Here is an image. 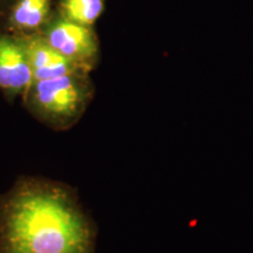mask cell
<instances>
[{"label":"cell","instance_id":"obj_1","mask_svg":"<svg viewBox=\"0 0 253 253\" xmlns=\"http://www.w3.org/2000/svg\"><path fill=\"white\" fill-rule=\"evenodd\" d=\"M5 253H90L89 226L69 199L52 190H24L6 207Z\"/></svg>","mask_w":253,"mask_h":253},{"label":"cell","instance_id":"obj_4","mask_svg":"<svg viewBox=\"0 0 253 253\" xmlns=\"http://www.w3.org/2000/svg\"><path fill=\"white\" fill-rule=\"evenodd\" d=\"M32 82L33 74L21 37L0 33V88L9 96L25 95Z\"/></svg>","mask_w":253,"mask_h":253},{"label":"cell","instance_id":"obj_5","mask_svg":"<svg viewBox=\"0 0 253 253\" xmlns=\"http://www.w3.org/2000/svg\"><path fill=\"white\" fill-rule=\"evenodd\" d=\"M23 40L30 62L33 81L46 80L61 75L82 72L72 61L47 42L41 33L19 34ZM86 73V72H84Z\"/></svg>","mask_w":253,"mask_h":253},{"label":"cell","instance_id":"obj_7","mask_svg":"<svg viewBox=\"0 0 253 253\" xmlns=\"http://www.w3.org/2000/svg\"><path fill=\"white\" fill-rule=\"evenodd\" d=\"M104 8L106 0H59L56 13L73 23L94 26Z\"/></svg>","mask_w":253,"mask_h":253},{"label":"cell","instance_id":"obj_6","mask_svg":"<svg viewBox=\"0 0 253 253\" xmlns=\"http://www.w3.org/2000/svg\"><path fill=\"white\" fill-rule=\"evenodd\" d=\"M52 15V0H14L7 23L15 34H31L42 30Z\"/></svg>","mask_w":253,"mask_h":253},{"label":"cell","instance_id":"obj_2","mask_svg":"<svg viewBox=\"0 0 253 253\" xmlns=\"http://www.w3.org/2000/svg\"><path fill=\"white\" fill-rule=\"evenodd\" d=\"M28 109L54 128H67L84 114L93 96L88 73L75 72L32 82L24 95Z\"/></svg>","mask_w":253,"mask_h":253},{"label":"cell","instance_id":"obj_8","mask_svg":"<svg viewBox=\"0 0 253 253\" xmlns=\"http://www.w3.org/2000/svg\"><path fill=\"white\" fill-rule=\"evenodd\" d=\"M14 0H0V6H5V5H8L9 7H11V5L13 4Z\"/></svg>","mask_w":253,"mask_h":253},{"label":"cell","instance_id":"obj_3","mask_svg":"<svg viewBox=\"0 0 253 253\" xmlns=\"http://www.w3.org/2000/svg\"><path fill=\"white\" fill-rule=\"evenodd\" d=\"M39 33L82 72L89 73L99 61V39L93 26L73 23L53 13Z\"/></svg>","mask_w":253,"mask_h":253}]
</instances>
